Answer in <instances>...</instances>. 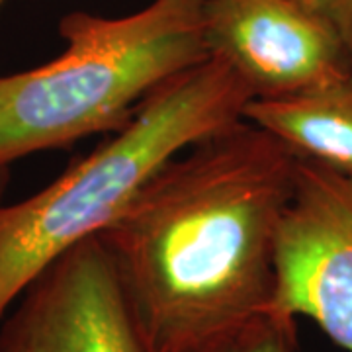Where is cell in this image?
Wrapping results in <instances>:
<instances>
[{"label":"cell","mask_w":352,"mask_h":352,"mask_svg":"<svg viewBox=\"0 0 352 352\" xmlns=\"http://www.w3.org/2000/svg\"><path fill=\"white\" fill-rule=\"evenodd\" d=\"M314 319L352 352V175L300 159L276 241V286L268 307Z\"/></svg>","instance_id":"obj_4"},{"label":"cell","mask_w":352,"mask_h":352,"mask_svg":"<svg viewBox=\"0 0 352 352\" xmlns=\"http://www.w3.org/2000/svg\"><path fill=\"white\" fill-rule=\"evenodd\" d=\"M4 2H6V0H0V8H2V6H4Z\"/></svg>","instance_id":"obj_11"},{"label":"cell","mask_w":352,"mask_h":352,"mask_svg":"<svg viewBox=\"0 0 352 352\" xmlns=\"http://www.w3.org/2000/svg\"><path fill=\"white\" fill-rule=\"evenodd\" d=\"M4 184H6V166H0V194L4 190Z\"/></svg>","instance_id":"obj_10"},{"label":"cell","mask_w":352,"mask_h":352,"mask_svg":"<svg viewBox=\"0 0 352 352\" xmlns=\"http://www.w3.org/2000/svg\"><path fill=\"white\" fill-rule=\"evenodd\" d=\"M59 32V57L0 78V166L112 133L161 85L210 57L201 0H153L120 18L73 12Z\"/></svg>","instance_id":"obj_3"},{"label":"cell","mask_w":352,"mask_h":352,"mask_svg":"<svg viewBox=\"0 0 352 352\" xmlns=\"http://www.w3.org/2000/svg\"><path fill=\"white\" fill-rule=\"evenodd\" d=\"M307 2L333 25L352 63V0H307Z\"/></svg>","instance_id":"obj_9"},{"label":"cell","mask_w":352,"mask_h":352,"mask_svg":"<svg viewBox=\"0 0 352 352\" xmlns=\"http://www.w3.org/2000/svg\"><path fill=\"white\" fill-rule=\"evenodd\" d=\"M208 53L252 98L284 96L352 71L333 25L307 0H201Z\"/></svg>","instance_id":"obj_6"},{"label":"cell","mask_w":352,"mask_h":352,"mask_svg":"<svg viewBox=\"0 0 352 352\" xmlns=\"http://www.w3.org/2000/svg\"><path fill=\"white\" fill-rule=\"evenodd\" d=\"M243 120L300 159L352 175V71L284 96L251 98Z\"/></svg>","instance_id":"obj_7"},{"label":"cell","mask_w":352,"mask_h":352,"mask_svg":"<svg viewBox=\"0 0 352 352\" xmlns=\"http://www.w3.org/2000/svg\"><path fill=\"white\" fill-rule=\"evenodd\" d=\"M300 157L241 120L153 176L98 235L149 352H192L270 307Z\"/></svg>","instance_id":"obj_1"},{"label":"cell","mask_w":352,"mask_h":352,"mask_svg":"<svg viewBox=\"0 0 352 352\" xmlns=\"http://www.w3.org/2000/svg\"><path fill=\"white\" fill-rule=\"evenodd\" d=\"M24 294L0 352H149L98 235L55 258Z\"/></svg>","instance_id":"obj_5"},{"label":"cell","mask_w":352,"mask_h":352,"mask_svg":"<svg viewBox=\"0 0 352 352\" xmlns=\"http://www.w3.org/2000/svg\"><path fill=\"white\" fill-rule=\"evenodd\" d=\"M251 98L239 75L210 55L161 85L47 188L0 208V319L55 258L112 226L168 161L241 122Z\"/></svg>","instance_id":"obj_2"},{"label":"cell","mask_w":352,"mask_h":352,"mask_svg":"<svg viewBox=\"0 0 352 352\" xmlns=\"http://www.w3.org/2000/svg\"><path fill=\"white\" fill-rule=\"evenodd\" d=\"M296 319L266 309L192 352H294Z\"/></svg>","instance_id":"obj_8"}]
</instances>
